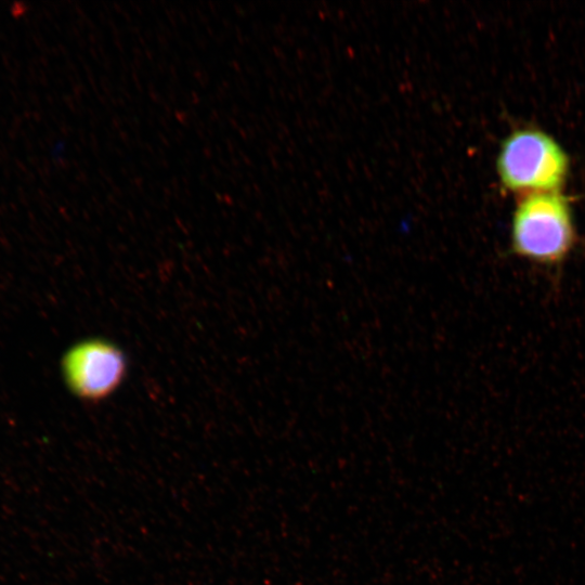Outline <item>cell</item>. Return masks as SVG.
Wrapping results in <instances>:
<instances>
[{
  "instance_id": "6da1fadb",
  "label": "cell",
  "mask_w": 585,
  "mask_h": 585,
  "mask_svg": "<svg viewBox=\"0 0 585 585\" xmlns=\"http://www.w3.org/2000/svg\"><path fill=\"white\" fill-rule=\"evenodd\" d=\"M576 243L568 199L555 192L523 194L510 229V249L517 257L543 266L563 263Z\"/></svg>"
},
{
  "instance_id": "3957f363",
  "label": "cell",
  "mask_w": 585,
  "mask_h": 585,
  "mask_svg": "<svg viewBox=\"0 0 585 585\" xmlns=\"http://www.w3.org/2000/svg\"><path fill=\"white\" fill-rule=\"evenodd\" d=\"M123 372L120 352L100 340L75 344L62 361L66 385L76 395L88 400L106 396L118 386Z\"/></svg>"
},
{
  "instance_id": "7a4b0ae2",
  "label": "cell",
  "mask_w": 585,
  "mask_h": 585,
  "mask_svg": "<svg viewBox=\"0 0 585 585\" xmlns=\"http://www.w3.org/2000/svg\"><path fill=\"white\" fill-rule=\"evenodd\" d=\"M500 184L523 194L555 192L566 181L569 158L548 133L533 128L514 130L505 138L496 160Z\"/></svg>"
}]
</instances>
